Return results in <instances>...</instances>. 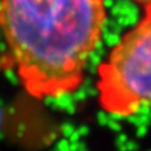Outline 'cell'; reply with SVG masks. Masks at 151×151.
<instances>
[{"label": "cell", "mask_w": 151, "mask_h": 151, "mask_svg": "<svg viewBox=\"0 0 151 151\" xmlns=\"http://www.w3.org/2000/svg\"><path fill=\"white\" fill-rule=\"evenodd\" d=\"M96 89L99 107L114 117L151 107V4L99 64Z\"/></svg>", "instance_id": "cell-2"}, {"label": "cell", "mask_w": 151, "mask_h": 151, "mask_svg": "<svg viewBox=\"0 0 151 151\" xmlns=\"http://www.w3.org/2000/svg\"><path fill=\"white\" fill-rule=\"evenodd\" d=\"M105 21L104 0H0V29L17 78L36 99L81 88Z\"/></svg>", "instance_id": "cell-1"}, {"label": "cell", "mask_w": 151, "mask_h": 151, "mask_svg": "<svg viewBox=\"0 0 151 151\" xmlns=\"http://www.w3.org/2000/svg\"><path fill=\"white\" fill-rule=\"evenodd\" d=\"M131 1L137 3V4H141V5H143V7H147V5L151 4V0H131Z\"/></svg>", "instance_id": "cell-3"}]
</instances>
